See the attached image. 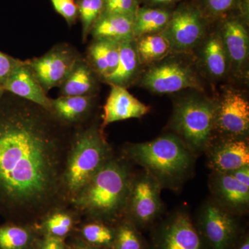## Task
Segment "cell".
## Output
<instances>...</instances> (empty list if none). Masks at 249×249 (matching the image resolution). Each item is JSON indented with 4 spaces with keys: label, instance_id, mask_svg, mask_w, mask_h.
Masks as SVG:
<instances>
[{
    "label": "cell",
    "instance_id": "obj_38",
    "mask_svg": "<svg viewBox=\"0 0 249 249\" xmlns=\"http://www.w3.org/2000/svg\"><path fill=\"white\" fill-rule=\"evenodd\" d=\"M149 1L155 4H170L180 1V0H149Z\"/></svg>",
    "mask_w": 249,
    "mask_h": 249
},
{
    "label": "cell",
    "instance_id": "obj_37",
    "mask_svg": "<svg viewBox=\"0 0 249 249\" xmlns=\"http://www.w3.org/2000/svg\"><path fill=\"white\" fill-rule=\"evenodd\" d=\"M231 249H249V236L248 233L240 235Z\"/></svg>",
    "mask_w": 249,
    "mask_h": 249
},
{
    "label": "cell",
    "instance_id": "obj_4",
    "mask_svg": "<svg viewBox=\"0 0 249 249\" xmlns=\"http://www.w3.org/2000/svg\"><path fill=\"white\" fill-rule=\"evenodd\" d=\"M103 130L96 120L73 130L62 179L64 198L68 205L114 155Z\"/></svg>",
    "mask_w": 249,
    "mask_h": 249
},
{
    "label": "cell",
    "instance_id": "obj_15",
    "mask_svg": "<svg viewBox=\"0 0 249 249\" xmlns=\"http://www.w3.org/2000/svg\"><path fill=\"white\" fill-rule=\"evenodd\" d=\"M150 110L148 106L141 102L123 87L111 85V91L103 107V129L109 124L130 119H139Z\"/></svg>",
    "mask_w": 249,
    "mask_h": 249
},
{
    "label": "cell",
    "instance_id": "obj_5",
    "mask_svg": "<svg viewBox=\"0 0 249 249\" xmlns=\"http://www.w3.org/2000/svg\"><path fill=\"white\" fill-rule=\"evenodd\" d=\"M216 107L199 98H189L175 108L173 124L181 140L191 151H201L209 146L215 121Z\"/></svg>",
    "mask_w": 249,
    "mask_h": 249
},
{
    "label": "cell",
    "instance_id": "obj_23",
    "mask_svg": "<svg viewBox=\"0 0 249 249\" xmlns=\"http://www.w3.org/2000/svg\"><path fill=\"white\" fill-rule=\"evenodd\" d=\"M73 235L95 248L111 249L115 237V225L96 219H82Z\"/></svg>",
    "mask_w": 249,
    "mask_h": 249
},
{
    "label": "cell",
    "instance_id": "obj_3",
    "mask_svg": "<svg viewBox=\"0 0 249 249\" xmlns=\"http://www.w3.org/2000/svg\"><path fill=\"white\" fill-rule=\"evenodd\" d=\"M185 142L173 134L151 142L127 144L123 157L144 168L162 188H176L191 175L194 157Z\"/></svg>",
    "mask_w": 249,
    "mask_h": 249
},
{
    "label": "cell",
    "instance_id": "obj_18",
    "mask_svg": "<svg viewBox=\"0 0 249 249\" xmlns=\"http://www.w3.org/2000/svg\"><path fill=\"white\" fill-rule=\"evenodd\" d=\"M82 219L76 210L68 205L52 210L34 227L39 235L66 240L74 234Z\"/></svg>",
    "mask_w": 249,
    "mask_h": 249
},
{
    "label": "cell",
    "instance_id": "obj_30",
    "mask_svg": "<svg viewBox=\"0 0 249 249\" xmlns=\"http://www.w3.org/2000/svg\"><path fill=\"white\" fill-rule=\"evenodd\" d=\"M78 18L82 24L83 42L86 41L95 22L104 11V0H76Z\"/></svg>",
    "mask_w": 249,
    "mask_h": 249
},
{
    "label": "cell",
    "instance_id": "obj_12",
    "mask_svg": "<svg viewBox=\"0 0 249 249\" xmlns=\"http://www.w3.org/2000/svg\"><path fill=\"white\" fill-rule=\"evenodd\" d=\"M142 84L147 89L157 93H171L188 88H201L193 72L178 62H168L152 67L144 75Z\"/></svg>",
    "mask_w": 249,
    "mask_h": 249
},
{
    "label": "cell",
    "instance_id": "obj_7",
    "mask_svg": "<svg viewBox=\"0 0 249 249\" xmlns=\"http://www.w3.org/2000/svg\"><path fill=\"white\" fill-rule=\"evenodd\" d=\"M235 216L217 203L204 205L196 226L209 249H231L241 235Z\"/></svg>",
    "mask_w": 249,
    "mask_h": 249
},
{
    "label": "cell",
    "instance_id": "obj_10",
    "mask_svg": "<svg viewBox=\"0 0 249 249\" xmlns=\"http://www.w3.org/2000/svg\"><path fill=\"white\" fill-rule=\"evenodd\" d=\"M210 187L218 204L231 213L242 214L249 204V165L230 173H213Z\"/></svg>",
    "mask_w": 249,
    "mask_h": 249
},
{
    "label": "cell",
    "instance_id": "obj_20",
    "mask_svg": "<svg viewBox=\"0 0 249 249\" xmlns=\"http://www.w3.org/2000/svg\"><path fill=\"white\" fill-rule=\"evenodd\" d=\"M97 76L86 59L81 55L59 88L60 96H95Z\"/></svg>",
    "mask_w": 249,
    "mask_h": 249
},
{
    "label": "cell",
    "instance_id": "obj_17",
    "mask_svg": "<svg viewBox=\"0 0 249 249\" xmlns=\"http://www.w3.org/2000/svg\"><path fill=\"white\" fill-rule=\"evenodd\" d=\"M208 163L213 173H230L249 166L248 143L238 139L223 142L210 152Z\"/></svg>",
    "mask_w": 249,
    "mask_h": 249
},
{
    "label": "cell",
    "instance_id": "obj_27",
    "mask_svg": "<svg viewBox=\"0 0 249 249\" xmlns=\"http://www.w3.org/2000/svg\"><path fill=\"white\" fill-rule=\"evenodd\" d=\"M136 45L139 60L152 62L164 58L171 50V45L163 34H153L139 37Z\"/></svg>",
    "mask_w": 249,
    "mask_h": 249
},
{
    "label": "cell",
    "instance_id": "obj_28",
    "mask_svg": "<svg viewBox=\"0 0 249 249\" xmlns=\"http://www.w3.org/2000/svg\"><path fill=\"white\" fill-rule=\"evenodd\" d=\"M204 49V62L209 73L213 76H222L227 71L228 55L222 37H211Z\"/></svg>",
    "mask_w": 249,
    "mask_h": 249
},
{
    "label": "cell",
    "instance_id": "obj_8",
    "mask_svg": "<svg viewBox=\"0 0 249 249\" xmlns=\"http://www.w3.org/2000/svg\"><path fill=\"white\" fill-rule=\"evenodd\" d=\"M81 56L71 45L60 43L38 58L28 60L34 76L47 93L60 88Z\"/></svg>",
    "mask_w": 249,
    "mask_h": 249
},
{
    "label": "cell",
    "instance_id": "obj_25",
    "mask_svg": "<svg viewBox=\"0 0 249 249\" xmlns=\"http://www.w3.org/2000/svg\"><path fill=\"white\" fill-rule=\"evenodd\" d=\"M38 235L34 226L5 221L0 224V249H31Z\"/></svg>",
    "mask_w": 249,
    "mask_h": 249
},
{
    "label": "cell",
    "instance_id": "obj_11",
    "mask_svg": "<svg viewBox=\"0 0 249 249\" xmlns=\"http://www.w3.org/2000/svg\"><path fill=\"white\" fill-rule=\"evenodd\" d=\"M162 34L169 41L172 49L188 50L195 47L204 36V18L194 6H181L172 13Z\"/></svg>",
    "mask_w": 249,
    "mask_h": 249
},
{
    "label": "cell",
    "instance_id": "obj_19",
    "mask_svg": "<svg viewBox=\"0 0 249 249\" xmlns=\"http://www.w3.org/2000/svg\"><path fill=\"white\" fill-rule=\"evenodd\" d=\"M90 34L93 40H111L119 43L134 40V17L103 14L95 22Z\"/></svg>",
    "mask_w": 249,
    "mask_h": 249
},
{
    "label": "cell",
    "instance_id": "obj_2",
    "mask_svg": "<svg viewBox=\"0 0 249 249\" xmlns=\"http://www.w3.org/2000/svg\"><path fill=\"white\" fill-rule=\"evenodd\" d=\"M133 175L129 160L114 155L77 193L70 206L83 219L115 225L125 217Z\"/></svg>",
    "mask_w": 249,
    "mask_h": 249
},
{
    "label": "cell",
    "instance_id": "obj_31",
    "mask_svg": "<svg viewBox=\"0 0 249 249\" xmlns=\"http://www.w3.org/2000/svg\"><path fill=\"white\" fill-rule=\"evenodd\" d=\"M139 8V0H104L103 14L124 15L134 17Z\"/></svg>",
    "mask_w": 249,
    "mask_h": 249
},
{
    "label": "cell",
    "instance_id": "obj_13",
    "mask_svg": "<svg viewBox=\"0 0 249 249\" xmlns=\"http://www.w3.org/2000/svg\"><path fill=\"white\" fill-rule=\"evenodd\" d=\"M214 125L232 137L246 135L249 129V104L240 92L229 90L216 107Z\"/></svg>",
    "mask_w": 249,
    "mask_h": 249
},
{
    "label": "cell",
    "instance_id": "obj_34",
    "mask_svg": "<svg viewBox=\"0 0 249 249\" xmlns=\"http://www.w3.org/2000/svg\"><path fill=\"white\" fill-rule=\"evenodd\" d=\"M31 249H68L66 240L50 236H37Z\"/></svg>",
    "mask_w": 249,
    "mask_h": 249
},
{
    "label": "cell",
    "instance_id": "obj_1",
    "mask_svg": "<svg viewBox=\"0 0 249 249\" xmlns=\"http://www.w3.org/2000/svg\"><path fill=\"white\" fill-rule=\"evenodd\" d=\"M73 129L40 106L9 93L0 98V216L35 226L68 206L62 179Z\"/></svg>",
    "mask_w": 249,
    "mask_h": 249
},
{
    "label": "cell",
    "instance_id": "obj_32",
    "mask_svg": "<svg viewBox=\"0 0 249 249\" xmlns=\"http://www.w3.org/2000/svg\"><path fill=\"white\" fill-rule=\"evenodd\" d=\"M53 9L71 27L78 19V8L76 0H49Z\"/></svg>",
    "mask_w": 249,
    "mask_h": 249
},
{
    "label": "cell",
    "instance_id": "obj_35",
    "mask_svg": "<svg viewBox=\"0 0 249 249\" xmlns=\"http://www.w3.org/2000/svg\"><path fill=\"white\" fill-rule=\"evenodd\" d=\"M236 0H204L206 7L213 14L219 15L224 14L229 11Z\"/></svg>",
    "mask_w": 249,
    "mask_h": 249
},
{
    "label": "cell",
    "instance_id": "obj_16",
    "mask_svg": "<svg viewBox=\"0 0 249 249\" xmlns=\"http://www.w3.org/2000/svg\"><path fill=\"white\" fill-rule=\"evenodd\" d=\"M2 88L6 92L35 103L47 111L50 110L52 99L47 96V93L34 76L28 60L15 70L4 82Z\"/></svg>",
    "mask_w": 249,
    "mask_h": 249
},
{
    "label": "cell",
    "instance_id": "obj_22",
    "mask_svg": "<svg viewBox=\"0 0 249 249\" xmlns=\"http://www.w3.org/2000/svg\"><path fill=\"white\" fill-rule=\"evenodd\" d=\"M139 58L133 40L119 43V60L116 68L104 81L125 88L134 79L138 70Z\"/></svg>",
    "mask_w": 249,
    "mask_h": 249
},
{
    "label": "cell",
    "instance_id": "obj_33",
    "mask_svg": "<svg viewBox=\"0 0 249 249\" xmlns=\"http://www.w3.org/2000/svg\"><path fill=\"white\" fill-rule=\"evenodd\" d=\"M25 62L26 60L13 58L0 52V85L2 86L15 70Z\"/></svg>",
    "mask_w": 249,
    "mask_h": 249
},
{
    "label": "cell",
    "instance_id": "obj_21",
    "mask_svg": "<svg viewBox=\"0 0 249 249\" xmlns=\"http://www.w3.org/2000/svg\"><path fill=\"white\" fill-rule=\"evenodd\" d=\"M96 75L104 80L115 70L119 60V43L107 40H93L85 58Z\"/></svg>",
    "mask_w": 249,
    "mask_h": 249
},
{
    "label": "cell",
    "instance_id": "obj_6",
    "mask_svg": "<svg viewBox=\"0 0 249 249\" xmlns=\"http://www.w3.org/2000/svg\"><path fill=\"white\" fill-rule=\"evenodd\" d=\"M160 188V183L147 172L133 175L124 217L139 230L152 225L161 213Z\"/></svg>",
    "mask_w": 249,
    "mask_h": 249
},
{
    "label": "cell",
    "instance_id": "obj_36",
    "mask_svg": "<svg viewBox=\"0 0 249 249\" xmlns=\"http://www.w3.org/2000/svg\"><path fill=\"white\" fill-rule=\"evenodd\" d=\"M66 243L68 249H99L87 245L74 235L69 237L66 240Z\"/></svg>",
    "mask_w": 249,
    "mask_h": 249
},
{
    "label": "cell",
    "instance_id": "obj_24",
    "mask_svg": "<svg viewBox=\"0 0 249 249\" xmlns=\"http://www.w3.org/2000/svg\"><path fill=\"white\" fill-rule=\"evenodd\" d=\"M222 41L228 57L235 65L241 66L249 53L248 33L243 24L237 19L227 21L224 24Z\"/></svg>",
    "mask_w": 249,
    "mask_h": 249
},
{
    "label": "cell",
    "instance_id": "obj_9",
    "mask_svg": "<svg viewBox=\"0 0 249 249\" xmlns=\"http://www.w3.org/2000/svg\"><path fill=\"white\" fill-rule=\"evenodd\" d=\"M149 249H209L190 216L178 212L157 228Z\"/></svg>",
    "mask_w": 249,
    "mask_h": 249
},
{
    "label": "cell",
    "instance_id": "obj_39",
    "mask_svg": "<svg viewBox=\"0 0 249 249\" xmlns=\"http://www.w3.org/2000/svg\"><path fill=\"white\" fill-rule=\"evenodd\" d=\"M5 93H6V91H5L4 88H2L1 85H0V98L4 96Z\"/></svg>",
    "mask_w": 249,
    "mask_h": 249
},
{
    "label": "cell",
    "instance_id": "obj_14",
    "mask_svg": "<svg viewBox=\"0 0 249 249\" xmlns=\"http://www.w3.org/2000/svg\"><path fill=\"white\" fill-rule=\"evenodd\" d=\"M95 96H60L52 99L49 112L65 127L74 129L88 124L95 107Z\"/></svg>",
    "mask_w": 249,
    "mask_h": 249
},
{
    "label": "cell",
    "instance_id": "obj_29",
    "mask_svg": "<svg viewBox=\"0 0 249 249\" xmlns=\"http://www.w3.org/2000/svg\"><path fill=\"white\" fill-rule=\"evenodd\" d=\"M111 249H149L140 230L127 218L115 224V237Z\"/></svg>",
    "mask_w": 249,
    "mask_h": 249
},
{
    "label": "cell",
    "instance_id": "obj_26",
    "mask_svg": "<svg viewBox=\"0 0 249 249\" xmlns=\"http://www.w3.org/2000/svg\"><path fill=\"white\" fill-rule=\"evenodd\" d=\"M172 13L160 8H139L134 17V37L162 32L166 27Z\"/></svg>",
    "mask_w": 249,
    "mask_h": 249
}]
</instances>
